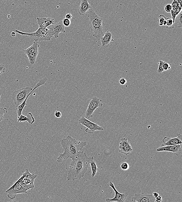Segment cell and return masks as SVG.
Returning a JSON list of instances; mask_svg holds the SVG:
<instances>
[{
    "label": "cell",
    "instance_id": "cell-19",
    "mask_svg": "<svg viewBox=\"0 0 182 202\" xmlns=\"http://www.w3.org/2000/svg\"><path fill=\"white\" fill-rule=\"evenodd\" d=\"M17 122L18 123L27 122L30 125H32L35 122V119L32 113L29 112L27 116H25L23 114L20 115L18 117Z\"/></svg>",
    "mask_w": 182,
    "mask_h": 202
},
{
    "label": "cell",
    "instance_id": "cell-37",
    "mask_svg": "<svg viewBox=\"0 0 182 202\" xmlns=\"http://www.w3.org/2000/svg\"><path fill=\"white\" fill-rule=\"evenodd\" d=\"M119 83L121 85H124L127 83V80L124 78H122L119 80Z\"/></svg>",
    "mask_w": 182,
    "mask_h": 202
},
{
    "label": "cell",
    "instance_id": "cell-6",
    "mask_svg": "<svg viewBox=\"0 0 182 202\" xmlns=\"http://www.w3.org/2000/svg\"><path fill=\"white\" fill-rule=\"evenodd\" d=\"M32 90L31 87H27L13 91L11 95V98L14 102L16 108H17L19 105L22 103Z\"/></svg>",
    "mask_w": 182,
    "mask_h": 202
},
{
    "label": "cell",
    "instance_id": "cell-1",
    "mask_svg": "<svg viewBox=\"0 0 182 202\" xmlns=\"http://www.w3.org/2000/svg\"><path fill=\"white\" fill-rule=\"evenodd\" d=\"M93 160V156L89 157L86 152L80 151L70 164L66 177L67 181L80 180L84 177L90 162Z\"/></svg>",
    "mask_w": 182,
    "mask_h": 202
},
{
    "label": "cell",
    "instance_id": "cell-41",
    "mask_svg": "<svg viewBox=\"0 0 182 202\" xmlns=\"http://www.w3.org/2000/svg\"><path fill=\"white\" fill-rule=\"evenodd\" d=\"M159 194L157 192H154L152 194V196L155 198H156L159 195Z\"/></svg>",
    "mask_w": 182,
    "mask_h": 202
},
{
    "label": "cell",
    "instance_id": "cell-34",
    "mask_svg": "<svg viewBox=\"0 0 182 202\" xmlns=\"http://www.w3.org/2000/svg\"><path fill=\"white\" fill-rule=\"evenodd\" d=\"M5 67L3 64H0V76L3 73H5Z\"/></svg>",
    "mask_w": 182,
    "mask_h": 202
},
{
    "label": "cell",
    "instance_id": "cell-13",
    "mask_svg": "<svg viewBox=\"0 0 182 202\" xmlns=\"http://www.w3.org/2000/svg\"><path fill=\"white\" fill-rule=\"evenodd\" d=\"M50 31L52 36L55 38H57L59 37V34L60 33H65V27L63 25L62 21L56 23L53 25L49 29Z\"/></svg>",
    "mask_w": 182,
    "mask_h": 202
},
{
    "label": "cell",
    "instance_id": "cell-32",
    "mask_svg": "<svg viewBox=\"0 0 182 202\" xmlns=\"http://www.w3.org/2000/svg\"><path fill=\"white\" fill-rule=\"evenodd\" d=\"M121 168L122 170H124V171H126V170H128L129 168V166L127 162H123L121 164Z\"/></svg>",
    "mask_w": 182,
    "mask_h": 202
},
{
    "label": "cell",
    "instance_id": "cell-7",
    "mask_svg": "<svg viewBox=\"0 0 182 202\" xmlns=\"http://www.w3.org/2000/svg\"><path fill=\"white\" fill-rule=\"evenodd\" d=\"M79 124L86 127L85 130L86 134H93L96 131H102L104 128L95 123L90 121L84 116H82L78 121Z\"/></svg>",
    "mask_w": 182,
    "mask_h": 202
},
{
    "label": "cell",
    "instance_id": "cell-40",
    "mask_svg": "<svg viewBox=\"0 0 182 202\" xmlns=\"http://www.w3.org/2000/svg\"><path fill=\"white\" fill-rule=\"evenodd\" d=\"M65 18L69 19V20H71V19L72 18V15L71 13H67V14H66L65 17Z\"/></svg>",
    "mask_w": 182,
    "mask_h": 202
},
{
    "label": "cell",
    "instance_id": "cell-9",
    "mask_svg": "<svg viewBox=\"0 0 182 202\" xmlns=\"http://www.w3.org/2000/svg\"><path fill=\"white\" fill-rule=\"evenodd\" d=\"M37 175L35 173H31L28 169L22 174L21 177V182L28 190H32L34 188V181Z\"/></svg>",
    "mask_w": 182,
    "mask_h": 202
},
{
    "label": "cell",
    "instance_id": "cell-14",
    "mask_svg": "<svg viewBox=\"0 0 182 202\" xmlns=\"http://www.w3.org/2000/svg\"><path fill=\"white\" fill-rule=\"evenodd\" d=\"M163 144L161 146H170L182 144V135L178 134L176 137L170 138L165 136L162 140Z\"/></svg>",
    "mask_w": 182,
    "mask_h": 202
},
{
    "label": "cell",
    "instance_id": "cell-15",
    "mask_svg": "<svg viewBox=\"0 0 182 202\" xmlns=\"http://www.w3.org/2000/svg\"><path fill=\"white\" fill-rule=\"evenodd\" d=\"M181 145L182 144H178L170 146H161L157 149V151L158 152L167 151L172 152L178 155L181 152Z\"/></svg>",
    "mask_w": 182,
    "mask_h": 202
},
{
    "label": "cell",
    "instance_id": "cell-42",
    "mask_svg": "<svg viewBox=\"0 0 182 202\" xmlns=\"http://www.w3.org/2000/svg\"><path fill=\"white\" fill-rule=\"evenodd\" d=\"M16 36V34L15 32H14V31H12V32L11 33V36L14 37Z\"/></svg>",
    "mask_w": 182,
    "mask_h": 202
},
{
    "label": "cell",
    "instance_id": "cell-18",
    "mask_svg": "<svg viewBox=\"0 0 182 202\" xmlns=\"http://www.w3.org/2000/svg\"><path fill=\"white\" fill-rule=\"evenodd\" d=\"M112 34L109 31H107L104 34V36L100 38L99 39L103 47L107 48L109 47V44L112 41Z\"/></svg>",
    "mask_w": 182,
    "mask_h": 202
},
{
    "label": "cell",
    "instance_id": "cell-38",
    "mask_svg": "<svg viewBox=\"0 0 182 202\" xmlns=\"http://www.w3.org/2000/svg\"><path fill=\"white\" fill-rule=\"evenodd\" d=\"M55 116L57 118H60L62 117V113L59 111H56L55 112Z\"/></svg>",
    "mask_w": 182,
    "mask_h": 202
},
{
    "label": "cell",
    "instance_id": "cell-25",
    "mask_svg": "<svg viewBox=\"0 0 182 202\" xmlns=\"http://www.w3.org/2000/svg\"><path fill=\"white\" fill-rule=\"evenodd\" d=\"M182 11H181L176 16L174 20V23H177L178 28H182Z\"/></svg>",
    "mask_w": 182,
    "mask_h": 202
},
{
    "label": "cell",
    "instance_id": "cell-12",
    "mask_svg": "<svg viewBox=\"0 0 182 202\" xmlns=\"http://www.w3.org/2000/svg\"><path fill=\"white\" fill-rule=\"evenodd\" d=\"M131 201L132 202H155V198L153 196L152 194L145 193L135 194L134 196L132 197Z\"/></svg>",
    "mask_w": 182,
    "mask_h": 202
},
{
    "label": "cell",
    "instance_id": "cell-35",
    "mask_svg": "<svg viewBox=\"0 0 182 202\" xmlns=\"http://www.w3.org/2000/svg\"><path fill=\"white\" fill-rule=\"evenodd\" d=\"M172 10V6L171 4H168L166 5L165 7V10L167 13H170Z\"/></svg>",
    "mask_w": 182,
    "mask_h": 202
},
{
    "label": "cell",
    "instance_id": "cell-27",
    "mask_svg": "<svg viewBox=\"0 0 182 202\" xmlns=\"http://www.w3.org/2000/svg\"><path fill=\"white\" fill-rule=\"evenodd\" d=\"M166 28L167 29H170L174 28V23L172 19L170 18H166Z\"/></svg>",
    "mask_w": 182,
    "mask_h": 202
},
{
    "label": "cell",
    "instance_id": "cell-39",
    "mask_svg": "<svg viewBox=\"0 0 182 202\" xmlns=\"http://www.w3.org/2000/svg\"><path fill=\"white\" fill-rule=\"evenodd\" d=\"M155 202H161L162 201V197L160 195H159L157 197L155 198Z\"/></svg>",
    "mask_w": 182,
    "mask_h": 202
},
{
    "label": "cell",
    "instance_id": "cell-30",
    "mask_svg": "<svg viewBox=\"0 0 182 202\" xmlns=\"http://www.w3.org/2000/svg\"><path fill=\"white\" fill-rule=\"evenodd\" d=\"M164 62L161 60H160L159 61V67H158V69L157 70V72L159 74H161L164 71L163 68V65Z\"/></svg>",
    "mask_w": 182,
    "mask_h": 202
},
{
    "label": "cell",
    "instance_id": "cell-28",
    "mask_svg": "<svg viewBox=\"0 0 182 202\" xmlns=\"http://www.w3.org/2000/svg\"><path fill=\"white\" fill-rule=\"evenodd\" d=\"M158 21L159 23V26H166V18L164 16L161 14L159 16L158 18Z\"/></svg>",
    "mask_w": 182,
    "mask_h": 202
},
{
    "label": "cell",
    "instance_id": "cell-44",
    "mask_svg": "<svg viewBox=\"0 0 182 202\" xmlns=\"http://www.w3.org/2000/svg\"><path fill=\"white\" fill-rule=\"evenodd\" d=\"M1 93H0V102H1Z\"/></svg>",
    "mask_w": 182,
    "mask_h": 202
},
{
    "label": "cell",
    "instance_id": "cell-10",
    "mask_svg": "<svg viewBox=\"0 0 182 202\" xmlns=\"http://www.w3.org/2000/svg\"><path fill=\"white\" fill-rule=\"evenodd\" d=\"M47 78H43L40 79V81H39V82H38V83L36 84L35 87L32 89V91L29 94L27 97L26 98V99H25L24 101L22 103L19 105L17 108H16V111L18 117L20 115L22 114L23 110V109H24L25 107L27 105V101L29 96L30 95V94L33 92V91H34V90H36V89H37V88L42 86L44 85V84H46V82H47Z\"/></svg>",
    "mask_w": 182,
    "mask_h": 202
},
{
    "label": "cell",
    "instance_id": "cell-17",
    "mask_svg": "<svg viewBox=\"0 0 182 202\" xmlns=\"http://www.w3.org/2000/svg\"><path fill=\"white\" fill-rule=\"evenodd\" d=\"M92 7L89 4L88 0H81V4L79 9L78 13L80 15H84Z\"/></svg>",
    "mask_w": 182,
    "mask_h": 202
},
{
    "label": "cell",
    "instance_id": "cell-31",
    "mask_svg": "<svg viewBox=\"0 0 182 202\" xmlns=\"http://www.w3.org/2000/svg\"><path fill=\"white\" fill-rule=\"evenodd\" d=\"M62 21L64 27H68L70 25L71 23L70 20L64 18Z\"/></svg>",
    "mask_w": 182,
    "mask_h": 202
},
{
    "label": "cell",
    "instance_id": "cell-23",
    "mask_svg": "<svg viewBox=\"0 0 182 202\" xmlns=\"http://www.w3.org/2000/svg\"><path fill=\"white\" fill-rule=\"evenodd\" d=\"M90 165L91 167V171H92V175H91V177L93 178H94L95 176H96L97 171L98 170V168L94 160L91 161L90 162Z\"/></svg>",
    "mask_w": 182,
    "mask_h": 202
},
{
    "label": "cell",
    "instance_id": "cell-4",
    "mask_svg": "<svg viewBox=\"0 0 182 202\" xmlns=\"http://www.w3.org/2000/svg\"><path fill=\"white\" fill-rule=\"evenodd\" d=\"M15 32L22 36H26L32 38L35 42H40L41 41H48L51 40L53 36L49 29L47 28L39 27L35 32L25 33L16 30Z\"/></svg>",
    "mask_w": 182,
    "mask_h": 202
},
{
    "label": "cell",
    "instance_id": "cell-33",
    "mask_svg": "<svg viewBox=\"0 0 182 202\" xmlns=\"http://www.w3.org/2000/svg\"><path fill=\"white\" fill-rule=\"evenodd\" d=\"M163 68L164 71H167V70L170 69L171 68V66H170V64L165 62L163 65Z\"/></svg>",
    "mask_w": 182,
    "mask_h": 202
},
{
    "label": "cell",
    "instance_id": "cell-20",
    "mask_svg": "<svg viewBox=\"0 0 182 202\" xmlns=\"http://www.w3.org/2000/svg\"><path fill=\"white\" fill-rule=\"evenodd\" d=\"M39 46H40V45H39L38 42L34 41L32 45L28 47L27 49L24 50V52L26 55L30 53L36 52L38 51Z\"/></svg>",
    "mask_w": 182,
    "mask_h": 202
},
{
    "label": "cell",
    "instance_id": "cell-26",
    "mask_svg": "<svg viewBox=\"0 0 182 202\" xmlns=\"http://www.w3.org/2000/svg\"><path fill=\"white\" fill-rule=\"evenodd\" d=\"M131 145L129 142L127 141V138H122L121 139L120 142L119 143V149L123 148L125 147L129 146Z\"/></svg>",
    "mask_w": 182,
    "mask_h": 202
},
{
    "label": "cell",
    "instance_id": "cell-36",
    "mask_svg": "<svg viewBox=\"0 0 182 202\" xmlns=\"http://www.w3.org/2000/svg\"><path fill=\"white\" fill-rule=\"evenodd\" d=\"M182 11V7L180 6V5H179V4H178L177 3V10H176V15L177 16V14H179L180 13V12H181V11Z\"/></svg>",
    "mask_w": 182,
    "mask_h": 202
},
{
    "label": "cell",
    "instance_id": "cell-21",
    "mask_svg": "<svg viewBox=\"0 0 182 202\" xmlns=\"http://www.w3.org/2000/svg\"><path fill=\"white\" fill-rule=\"evenodd\" d=\"M38 51H37L36 52L30 53L26 55L27 56L29 62L31 65H33L35 64L38 56Z\"/></svg>",
    "mask_w": 182,
    "mask_h": 202
},
{
    "label": "cell",
    "instance_id": "cell-16",
    "mask_svg": "<svg viewBox=\"0 0 182 202\" xmlns=\"http://www.w3.org/2000/svg\"><path fill=\"white\" fill-rule=\"evenodd\" d=\"M37 23L39 27L47 28L55 23L54 19L51 18H37Z\"/></svg>",
    "mask_w": 182,
    "mask_h": 202
},
{
    "label": "cell",
    "instance_id": "cell-2",
    "mask_svg": "<svg viewBox=\"0 0 182 202\" xmlns=\"http://www.w3.org/2000/svg\"><path fill=\"white\" fill-rule=\"evenodd\" d=\"M85 142L77 140L68 135L61 141V145L63 150V153H60L57 162L61 163L63 160L70 158H75L79 152L86 145Z\"/></svg>",
    "mask_w": 182,
    "mask_h": 202
},
{
    "label": "cell",
    "instance_id": "cell-29",
    "mask_svg": "<svg viewBox=\"0 0 182 202\" xmlns=\"http://www.w3.org/2000/svg\"><path fill=\"white\" fill-rule=\"evenodd\" d=\"M8 110L6 108H1L0 107V123L4 119V114L7 113Z\"/></svg>",
    "mask_w": 182,
    "mask_h": 202
},
{
    "label": "cell",
    "instance_id": "cell-43",
    "mask_svg": "<svg viewBox=\"0 0 182 202\" xmlns=\"http://www.w3.org/2000/svg\"><path fill=\"white\" fill-rule=\"evenodd\" d=\"M177 3L179 4L180 6L182 7V0H177Z\"/></svg>",
    "mask_w": 182,
    "mask_h": 202
},
{
    "label": "cell",
    "instance_id": "cell-8",
    "mask_svg": "<svg viewBox=\"0 0 182 202\" xmlns=\"http://www.w3.org/2000/svg\"><path fill=\"white\" fill-rule=\"evenodd\" d=\"M103 106L101 99L96 96L92 97L86 110L85 117L88 119L92 118L95 110L98 108H102Z\"/></svg>",
    "mask_w": 182,
    "mask_h": 202
},
{
    "label": "cell",
    "instance_id": "cell-24",
    "mask_svg": "<svg viewBox=\"0 0 182 202\" xmlns=\"http://www.w3.org/2000/svg\"><path fill=\"white\" fill-rule=\"evenodd\" d=\"M133 151V149L131 145H130L129 146L125 147L123 148L120 149L119 152L121 154L127 155L129 154Z\"/></svg>",
    "mask_w": 182,
    "mask_h": 202
},
{
    "label": "cell",
    "instance_id": "cell-11",
    "mask_svg": "<svg viewBox=\"0 0 182 202\" xmlns=\"http://www.w3.org/2000/svg\"><path fill=\"white\" fill-rule=\"evenodd\" d=\"M107 186L110 187L114 190L115 193V197L113 198H108L106 199L107 202H124L126 199L127 196V194L125 193H120L117 191L116 189L114 183L112 181H109L108 184Z\"/></svg>",
    "mask_w": 182,
    "mask_h": 202
},
{
    "label": "cell",
    "instance_id": "cell-5",
    "mask_svg": "<svg viewBox=\"0 0 182 202\" xmlns=\"http://www.w3.org/2000/svg\"><path fill=\"white\" fill-rule=\"evenodd\" d=\"M29 190L23 184L21 178H20L14 184L7 190L5 193L7 194L8 198L11 199H14L16 195L20 194H28Z\"/></svg>",
    "mask_w": 182,
    "mask_h": 202
},
{
    "label": "cell",
    "instance_id": "cell-3",
    "mask_svg": "<svg viewBox=\"0 0 182 202\" xmlns=\"http://www.w3.org/2000/svg\"><path fill=\"white\" fill-rule=\"evenodd\" d=\"M88 11L90 30L94 32L93 36L99 39L104 35L103 19L95 13L92 8Z\"/></svg>",
    "mask_w": 182,
    "mask_h": 202
},
{
    "label": "cell",
    "instance_id": "cell-22",
    "mask_svg": "<svg viewBox=\"0 0 182 202\" xmlns=\"http://www.w3.org/2000/svg\"><path fill=\"white\" fill-rule=\"evenodd\" d=\"M177 0H174L171 5L172 10L170 12L172 15V19L174 23L175 18L176 16V11L177 10Z\"/></svg>",
    "mask_w": 182,
    "mask_h": 202
}]
</instances>
